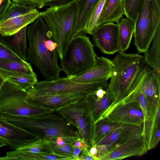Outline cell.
I'll use <instances>...</instances> for the list:
<instances>
[{
    "instance_id": "cell-12",
    "label": "cell",
    "mask_w": 160,
    "mask_h": 160,
    "mask_svg": "<svg viewBox=\"0 0 160 160\" xmlns=\"http://www.w3.org/2000/svg\"><path fill=\"white\" fill-rule=\"evenodd\" d=\"M86 92H77L43 95L27 94L25 100L32 105L56 110L90 94Z\"/></svg>"
},
{
    "instance_id": "cell-31",
    "label": "cell",
    "mask_w": 160,
    "mask_h": 160,
    "mask_svg": "<svg viewBox=\"0 0 160 160\" xmlns=\"http://www.w3.org/2000/svg\"><path fill=\"white\" fill-rule=\"evenodd\" d=\"M12 1L20 4L30 5L38 10L45 7H49L64 4L74 0H12Z\"/></svg>"
},
{
    "instance_id": "cell-2",
    "label": "cell",
    "mask_w": 160,
    "mask_h": 160,
    "mask_svg": "<svg viewBox=\"0 0 160 160\" xmlns=\"http://www.w3.org/2000/svg\"><path fill=\"white\" fill-rule=\"evenodd\" d=\"M0 119L23 128L39 138L55 141L61 136L65 138L79 137L77 127L57 111L29 116L0 113Z\"/></svg>"
},
{
    "instance_id": "cell-6",
    "label": "cell",
    "mask_w": 160,
    "mask_h": 160,
    "mask_svg": "<svg viewBox=\"0 0 160 160\" xmlns=\"http://www.w3.org/2000/svg\"><path fill=\"white\" fill-rule=\"evenodd\" d=\"M97 57L89 37H75L70 41L61 59V70L68 78L77 76L91 67Z\"/></svg>"
},
{
    "instance_id": "cell-8",
    "label": "cell",
    "mask_w": 160,
    "mask_h": 160,
    "mask_svg": "<svg viewBox=\"0 0 160 160\" xmlns=\"http://www.w3.org/2000/svg\"><path fill=\"white\" fill-rule=\"evenodd\" d=\"M107 81L88 83L72 81L66 77H59L50 80L38 82L27 91L28 94L43 95L77 92L89 94L107 87Z\"/></svg>"
},
{
    "instance_id": "cell-26",
    "label": "cell",
    "mask_w": 160,
    "mask_h": 160,
    "mask_svg": "<svg viewBox=\"0 0 160 160\" xmlns=\"http://www.w3.org/2000/svg\"><path fill=\"white\" fill-rule=\"evenodd\" d=\"M152 40L151 47L144 52V58L147 64L160 77V28L156 32Z\"/></svg>"
},
{
    "instance_id": "cell-15",
    "label": "cell",
    "mask_w": 160,
    "mask_h": 160,
    "mask_svg": "<svg viewBox=\"0 0 160 160\" xmlns=\"http://www.w3.org/2000/svg\"><path fill=\"white\" fill-rule=\"evenodd\" d=\"M148 150L143 135L135 137L107 152L100 160H121L142 156Z\"/></svg>"
},
{
    "instance_id": "cell-11",
    "label": "cell",
    "mask_w": 160,
    "mask_h": 160,
    "mask_svg": "<svg viewBox=\"0 0 160 160\" xmlns=\"http://www.w3.org/2000/svg\"><path fill=\"white\" fill-rule=\"evenodd\" d=\"M91 35L94 44L103 53L113 54L120 51L117 24L102 23L97 27Z\"/></svg>"
},
{
    "instance_id": "cell-34",
    "label": "cell",
    "mask_w": 160,
    "mask_h": 160,
    "mask_svg": "<svg viewBox=\"0 0 160 160\" xmlns=\"http://www.w3.org/2000/svg\"><path fill=\"white\" fill-rule=\"evenodd\" d=\"M71 160L70 158L54 152L38 153L24 155L19 160Z\"/></svg>"
},
{
    "instance_id": "cell-17",
    "label": "cell",
    "mask_w": 160,
    "mask_h": 160,
    "mask_svg": "<svg viewBox=\"0 0 160 160\" xmlns=\"http://www.w3.org/2000/svg\"><path fill=\"white\" fill-rule=\"evenodd\" d=\"M86 99L95 123L102 119L115 103L113 96L102 89L88 95Z\"/></svg>"
},
{
    "instance_id": "cell-28",
    "label": "cell",
    "mask_w": 160,
    "mask_h": 160,
    "mask_svg": "<svg viewBox=\"0 0 160 160\" xmlns=\"http://www.w3.org/2000/svg\"><path fill=\"white\" fill-rule=\"evenodd\" d=\"M141 82L137 88L121 102H128L134 101L138 102L142 109L144 121L148 117L154 116L156 114L158 108H160V106L155 110H152L150 108L142 91Z\"/></svg>"
},
{
    "instance_id": "cell-30",
    "label": "cell",
    "mask_w": 160,
    "mask_h": 160,
    "mask_svg": "<svg viewBox=\"0 0 160 160\" xmlns=\"http://www.w3.org/2000/svg\"><path fill=\"white\" fill-rule=\"evenodd\" d=\"M0 68L12 72L34 74L31 64L26 61L0 62Z\"/></svg>"
},
{
    "instance_id": "cell-1",
    "label": "cell",
    "mask_w": 160,
    "mask_h": 160,
    "mask_svg": "<svg viewBox=\"0 0 160 160\" xmlns=\"http://www.w3.org/2000/svg\"><path fill=\"white\" fill-rule=\"evenodd\" d=\"M26 32L29 43L27 60L35 66L46 80L60 77L57 44L42 17L28 25Z\"/></svg>"
},
{
    "instance_id": "cell-3",
    "label": "cell",
    "mask_w": 160,
    "mask_h": 160,
    "mask_svg": "<svg viewBox=\"0 0 160 160\" xmlns=\"http://www.w3.org/2000/svg\"><path fill=\"white\" fill-rule=\"evenodd\" d=\"M112 75L106 92L112 95L115 104L123 100L138 86L148 69L144 57L120 51L112 60Z\"/></svg>"
},
{
    "instance_id": "cell-23",
    "label": "cell",
    "mask_w": 160,
    "mask_h": 160,
    "mask_svg": "<svg viewBox=\"0 0 160 160\" xmlns=\"http://www.w3.org/2000/svg\"><path fill=\"white\" fill-rule=\"evenodd\" d=\"M123 15V0H105L96 27L106 22H115L118 24Z\"/></svg>"
},
{
    "instance_id": "cell-46",
    "label": "cell",
    "mask_w": 160,
    "mask_h": 160,
    "mask_svg": "<svg viewBox=\"0 0 160 160\" xmlns=\"http://www.w3.org/2000/svg\"></svg>"
},
{
    "instance_id": "cell-13",
    "label": "cell",
    "mask_w": 160,
    "mask_h": 160,
    "mask_svg": "<svg viewBox=\"0 0 160 160\" xmlns=\"http://www.w3.org/2000/svg\"><path fill=\"white\" fill-rule=\"evenodd\" d=\"M113 66L112 60L106 57H97L94 64L89 69L77 76L68 79L83 83L107 81L112 75Z\"/></svg>"
},
{
    "instance_id": "cell-19",
    "label": "cell",
    "mask_w": 160,
    "mask_h": 160,
    "mask_svg": "<svg viewBox=\"0 0 160 160\" xmlns=\"http://www.w3.org/2000/svg\"><path fill=\"white\" fill-rule=\"evenodd\" d=\"M99 0H76L77 12L71 39L77 37L86 36V23L93 9Z\"/></svg>"
},
{
    "instance_id": "cell-4",
    "label": "cell",
    "mask_w": 160,
    "mask_h": 160,
    "mask_svg": "<svg viewBox=\"0 0 160 160\" xmlns=\"http://www.w3.org/2000/svg\"><path fill=\"white\" fill-rule=\"evenodd\" d=\"M77 9L76 0L66 4L47 8L41 16L57 44V51L61 60L71 40Z\"/></svg>"
},
{
    "instance_id": "cell-27",
    "label": "cell",
    "mask_w": 160,
    "mask_h": 160,
    "mask_svg": "<svg viewBox=\"0 0 160 160\" xmlns=\"http://www.w3.org/2000/svg\"><path fill=\"white\" fill-rule=\"evenodd\" d=\"M120 51L124 52L129 47L134 30V24L126 18H121L118 24Z\"/></svg>"
},
{
    "instance_id": "cell-37",
    "label": "cell",
    "mask_w": 160,
    "mask_h": 160,
    "mask_svg": "<svg viewBox=\"0 0 160 160\" xmlns=\"http://www.w3.org/2000/svg\"><path fill=\"white\" fill-rule=\"evenodd\" d=\"M24 61L0 43V62L22 61Z\"/></svg>"
},
{
    "instance_id": "cell-7",
    "label": "cell",
    "mask_w": 160,
    "mask_h": 160,
    "mask_svg": "<svg viewBox=\"0 0 160 160\" xmlns=\"http://www.w3.org/2000/svg\"><path fill=\"white\" fill-rule=\"evenodd\" d=\"M27 91L8 80H4L0 89V113L29 116L55 110L32 105L26 102Z\"/></svg>"
},
{
    "instance_id": "cell-16",
    "label": "cell",
    "mask_w": 160,
    "mask_h": 160,
    "mask_svg": "<svg viewBox=\"0 0 160 160\" xmlns=\"http://www.w3.org/2000/svg\"><path fill=\"white\" fill-rule=\"evenodd\" d=\"M143 125L122 124L109 132L95 146L111 144L113 149L135 137L143 135Z\"/></svg>"
},
{
    "instance_id": "cell-40",
    "label": "cell",
    "mask_w": 160,
    "mask_h": 160,
    "mask_svg": "<svg viewBox=\"0 0 160 160\" xmlns=\"http://www.w3.org/2000/svg\"><path fill=\"white\" fill-rule=\"evenodd\" d=\"M74 145L76 147L80 148L83 151L90 148L85 141L80 137L77 138Z\"/></svg>"
},
{
    "instance_id": "cell-10",
    "label": "cell",
    "mask_w": 160,
    "mask_h": 160,
    "mask_svg": "<svg viewBox=\"0 0 160 160\" xmlns=\"http://www.w3.org/2000/svg\"><path fill=\"white\" fill-rule=\"evenodd\" d=\"M103 118L121 124L141 125L144 122L142 109L138 102L134 101L115 104Z\"/></svg>"
},
{
    "instance_id": "cell-33",
    "label": "cell",
    "mask_w": 160,
    "mask_h": 160,
    "mask_svg": "<svg viewBox=\"0 0 160 160\" xmlns=\"http://www.w3.org/2000/svg\"><path fill=\"white\" fill-rule=\"evenodd\" d=\"M105 0H99L93 9L87 22L86 30L87 33L91 35L96 27V24Z\"/></svg>"
},
{
    "instance_id": "cell-38",
    "label": "cell",
    "mask_w": 160,
    "mask_h": 160,
    "mask_svg": "<svg viewBox=\"0 0 160 160\" xmlns=\"http://www.w3.org/2000/svg\"><path fill=\"white\" fill-rule=\"evenodd\" d=\"M12 2L11 0H0V23L2 21L7 9Z\"/></svg>"
},
{
    "instance_id": "cell-42",
    "label": "cell",
    "mask_w": 160,
    "mask_h": 160,
    "mask_svg": "<svg viewBox=\"0 0 160 160\" xmlns=\"http://www.w3.org/2000/svg\"><path fill=\"white\" fill-rule=\"evenodd\" d=\"M89 152L91 154L96 157L97 149L95 146H92L90 148Z\"/></svg>"
},
{
    "instance_id": "cell-36",
    "label": "cell",
    "mask_w": 160,
    "mask_h": 160,
    "mask_svg": "<svg viewBox=\"0 0 160 160\" xmlns=\"http://www.w3.org/2000/svg\"><path fill=\"white\" fill-rule=\"evenodd\" d=\"M53 152L57 154L64 156L71 159L76 160L73 156L75 148L74 144L68 143L61 145H58L55 141H50Z\"/></svg>"
},
{
    "instance_id": "cell-5",
    "label": "cell",
    "mask_w": 160,
    "mask_h": 160,
    "mask_svg": "<svg viewBox=\"0 0 160 160\" xmlns=\"http://www.w3.org/2000/svg\"><path fill=\"white\" fill-rule=\"evenodd\" d=\"M134 44L139 53H144L160 28V2L158 0H140L134 23Z\"/></svg>"
},
{
    "instance_id": "cell-9",
    "label": "cell",
    "mask_w": 160,
    "mask_h": 160,
    "mask_svg": "<svg viewBox=\"0 0 160 160\" xmlns=\"http://www.w3.org/2000/svg\"><path fill=\"white\" fill-rule=\"evenodd\" d=\"M86 97L56 110L75 125L78 129L79 137L91 148L93 142L95 122Z\"/></svg>"
},
{
    "instance_id": "cell-25",
    "label": "cell",
    "mask_w": 160,
    "mask_h": 160,
    "mask_svg": "<svg viewBox=\"0 0 160 160\" xmlns=\"http://www.w3.org/2000/svg\"><path fill=\"white\" fill-rule=\"evenodd\" d=\"M0 76L4 80H8L26 91L30 89L38 82L37 76L34 74L12 72L0 68Z\"/></svg>"
},
{
    "instance_id": "cell-39",
    "label": "cell",
    "mask_w": 160,
    "mask_h": 160,
    "mask_svg": "<svg viewBox=\"0 0 160 160\" xmlns=\"http://www.w3.org/2000/svg\"><path fill=\"white\" fill-rule=\"evenodd\" d=\"M89 149H87L83 151L80 155L79 156L78 160H98L95 156H94L90 154L89 152Z\"/></svg>"
},
{
    "instance_id": "cell-20",
    "label": "cell",
    "mask_w": 160,
    "mask_h": 160,
    "mask_svg": "<svg viewBox=\"0 0 160 160\" xmlns=\"http://www.w3.org/2000/svg\"><path fill=\"white\" fill-rule=\"evenodd\" d=\"M41 152H54L48 141L39 138L16 149L7 152L5 156H0V160H19L24 155Z\"/></svg>"
},
{
    "instance_id": "cell-21",
    "label": "cell",
    "mask_w": 160,
    "mask_h": 160,
    "mask_svg": "<svg viewBox=\"0 0 160 160\" xmlns=\"http://www.w3.org/2000/svg\"><path fill=\"white\" fill-rule=\"evenodd\" d=\"M37 9L20 16L12 18L0 23V35L8 36L14 34L41 16Z\"/></svg>"
},
{
    "instance_id": "cell-32",
    "label": "cell",
    "mask_w": 160,
    "mask_h": 160,
    "mask_svg": "<svg viewBox=\"0 0 160 160\" xmlns=\"http://www.w3.org/2000/svg\"><path fill=\"white\" fill-rule=\"evenodd\" d=\"M35 9H37L32 6L22 5L12 2L7 9L1 22L12 18L23 15Z\"/></svg>"
},
{
    "instance_id": "cell-41",
    "label": "cell",
    "mask_w": 160,
    "mask_h": 160,
    "mask_svg": "<svg viewBox=\"0 0 160 160\" xmlns=\"http://www.w3.org/2000/svg\"><path fill=\"white\" fill-rule=\"evenodd\" d=\"M82 151H83L80 148L75 147L73 152V156L76 160H78L79 155Z\"/></svg>"
},
{
    "instance_id": "cell-24",
    "label": "cell",
    "mask_w": 160,
    "mask_h": 160,
    "mask_svg": "<svg viewBox=\"0 0 160 160\" xmlns=\"http://www.w3.org/2000/svg\"><path fill=\"white\" fill-rule=\"evenodd\" d=\"M157 112L154 116L148 117L144 122L143 136L148 150L155 148L160 140V126L156 121Z\"/></svg>"
},
{
    "instance_id": "cell-35",
    "label": "cell",
    "mask_w": 160,
    "mask_h": 160,
    "mask_svg": "<svg viewBox=\"0 0 160 160\" xmlns=\"http://www.w3.org/2000/svg\"><path fill=\"white\" fill-rule=\"evenodd\" d=\"M124 15L134 23L137 16L140 0H123Z\"/></svg>"
},
{
    "instance_id": "cell-44",
    "label": "cell",
    "mask_w": 160,
    "mask_h": 160,
    "mask_svg": "<svg viewBox=\"0 0 160 160\" xmlns=\"http://www.w3.org/2000/svg\"><path fill=\"white\" fill-rule=\"evenodd\" d=\"M4 79L2 77L0 76V89L2 86L4 82Z\"/></svg>"
},
{
    "instance_id": "cell-22",
    "label": "cell",
    "mask_w": 160,
    "mask_h": 160,
    "mask_svg": "<svg viewBox=\"0 0 160 160\" xmlns=\"http://www.w3.org/2000/svg\"><path fill=\"white\" fill-rule=\"evenodd\" d=\"M27 27H24L12 35H0V43L24 61H26L27 57Z\"/></svg>"
},
{
    "instance_id": "cell-18",
    "label": "cell",
    "mask_w": 160,
    "mask_h": 160,
    "mask_svg": "<svg viewBox=\"0 0 160 160\" xmlns=\"http://www.w3.org/2000/svg\"><path fill=\"white\" fill-rule=\"evenodd\" d=\"M160 78L153 69H148L141 82L142 90L148 105L154 110L160 106Z\"/></svg>"
},
{
    "instance_id": "cell-29",
    "label": "cell",
    "mask_w": 160,
    "mask_h": 160,
    "mask_svg": "<svg viewBox=\"0 0 160 160\" xmlns=\"http://www.w3.org/2000/svg\"><path fill=\"white\" fill-rule=\"evenodd\" d=\"M122 124L113 122L105 118L96 122L95 123L94 135L92 146H95L109 132Z\"/></svg>"
},
{
    "instance_id": "cell-43",
    "label": "cell",
    "mask_w": 160,
    "mask_h": 160,
    "mask_svg": "<svg viewBox=\"0 0 160 160\" xmlns=\"http://www.w3.org/2000/svg\"><path fill=\"white\" fill-rule=\"evenodd\" d=\"M7 145L6 142L0 138V148Z\"/></svg>"
},
{
    "instance_id": "cell-14",
    "label": "cell",
    "mask_w": 160,
    "mask_h": 160,
    "mask_svg": "<svg viewBox=\"0 0 160 160\" xmlns=\"http://www.w3.org/2000/svg\"><path fill=\"white\" fill-rule=\"evenodd\" d=\"M0 138L12 150L39 139L33 134L1 119Z\"/></svg>"
},
{
    "instance_id": "cell-45",
    "label": "cell",
    "mask_w": 160,
    "mask_h": 160,
    "mask_svg": "<svg viewBox=\"0 0 160 160\" xmlns=\"http://www.w3.org/2000/svg\"><path fill=\"white\" fill-rule=\"evenodd\" d=\"M158 1L159 2H160V0H158Z\"/></svg>"
}]
</instances>
